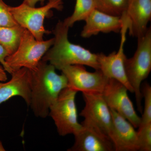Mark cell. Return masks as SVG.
Returning a JSON list of instances; mask_svg holds the SVG:
<instances>
[{
	"label": "cell",
	"instance_id": "6da1fadb",
	"mask_svg": "<svg viewBox=\"0 0 151 151\" xmlns=\"http://www.w3.org/2000/svg\"><path fill=\"white\" fill-rule=\"evenodd\" d=\"M56 68L50 63L41 60L34 70H31L29 106L36 117L46 118L50 106L60 92L68 87V81L62 73H57Z\"/></svg>",
	"mask_w": 151,
	"mask_h": 151
},
{
	"label": "cell",
	"instance_id": "7a4b0ae2",
	"mask_svg": "<svg viewBox=\"0 0 151 151\" xmlns=\"http://www.w3.org/2000/svg\"><path fill=\"white\" fill-rule=\"evenodd\" d=\"M69 28L59 21L53 31L54 42L41 60L49 62L56 69L60 70L67 65H87L100 70L97 55L78 45L70 42L68 39Z\"/></svg>",
	"mask_w": 151,
	"mask_h": 151
},
{
	"label": "cell",
	"instance_id": "3957f363",
	"mask_svg": "<svg viewBox=\"0 0 151 151\" xmlns=\"http://www.w3.org/2000/svg\"><path fill=\"white\" fill-rule=\"evenodd\" d=\"M137 39L136 51L132 57L126 58L125 68L128 81L134 89L138 111L142 113L141 84L151 70V27H148L145 34Z\"/></svg>",
	"mask_w": 151,
	"mask_h": 151
},
{
	"label": "cell",
	"instance_id": "277c9868",
	"mask_svg": "<svg viewBox=\"0 0 151 151\" xmlns=\"http://www.w3.org/2000/svg\"><path fill=\"white\" fill-rule=\"evenodd\" d=\"M54 42V37L47 40H37L24 29L17 49L6 57L5 61L9 73L11 74L22 68L34 70Z\"/></svg>",
	"mask_w": 151,
	"mask_h": 151
},
{
	"label": "cell",
	"instance_id": "5b68a950",
	"mask_svg": "<svg viewBox=\"0 0 151 151\" xmlns=\"http://www.w3.org/2000/svg\"><path fill=\"white\" fill-rule=\"evenodd\" d=\"M63 5L62 0H48L46 5L39 8L22 3L17 6H9V10L18 24L28 30L36 40L42 41L44 35L51 33L44 27L45 19L53 15L52 9L62 11Z\"/></svg>",
	"mask_w": 151,
	"mask_h": 151
},
{
	"label": "cell",
	"instance_id": "8992f818",
	"mask_svg": "<svg viewBox=\"0 0 151 151\" xmlns=\"http://www.w3.org/2000/svg\"><path fill=\"white\" fill-rule=\"evenodd\" d=\"M77 92L68 87L65 88L50 108L49 115L54 121L60 136L74 135L82 128L78 121L75 101Z\"/></svg>",
	"mask_w": 151,
	"mask_h": 151
},
{
	"label": "cell",
	"instance_id": "52a82bcc",
	"mask_svg": "<svg viewBox=\"0 0 151 151\" xmlns=\"http://www.w3.org/2000/svg\"><path fill=\"white\" fill-rule=\"evenodd\" d=\"M68 81V87L82 93H103L108 78L100 70L87 71L84 65H67L60 70Z\"/></svg>",
	"mask_w": 151,
	"mask_h": 151
},
{
	"label": "cell",
	"instance_id": "ba28073f",
	"mask_svg": "<svg viewBox=\"0 0 151 151\" xmlns=\"http://www.w3.org/2000/svg\"><path fill=\"white\" fill-rule=\"evenodd\" d=\"M128 91L127 87L119 81L108 78L103 94L110 109L124 117L136 129L139 126L141 117L136 113Z\"/></svg>",
	"mask_w": 151,
	"mask_h": 151
},
{
	"label": "cell",
	"instance_id": "9c48e42d",
	"mask_svg": "<svg viewBox=\"0 0 151 151\" xmlns=\"http://www.w3.org/2000/svg\"><path fill=\"white\" fill-rule=\"evenodd\" d=\"M128 27L124 25L121 29V42L117 52H113L108 55L98 53L97 59L101 70L105 77L119 81L127 87L128 91L134 93V89L128 81L125 68V60L127 56L124 52V43Z\"/></svg>",
	"mask_w": 151,
	"mask_h": 151
},
{
	"label": "cell",
	"instance_id": "30bf717a",
	"mask_svg": "<svg viewBox=\"0 0 151 151\" xmlns=\"http://www.w3.org/2000/svg\"><path fill=\"white\" fill-rule=\"evenodd\" d=\"M82 94L85 106L79 115L84 118V121L94 124L109 137L112 126V115L103 93Z\"/></svg>",
	"mask_w": 151,
	"mask_h": 151
},
{
	"label": "cell",
	"instance_id": "8fae6325",
	"mask_svg": "<svg viewBox=\"0 0 151 151\" xmlns=\"http://www.w3.org/2000/svg\"><path fill=\"white\" fill-rule=\"evenodd\" d=\"M81 124L82 128L74 135V144L67 151H114L112 141L99 128L84 120Z\"/></svg>",
	"mask_w": 151,
	"mask_h": 151
},
{
	"label": "cell",
	"instance_id": "7c38bea8",
	"mask_svg": "<svg viewBox=\"0 0 151 151\" xmlns=\"http://www.w3.org/2000/svg\"><path fill=\"white\" fill-rule=\"evenodd\" d=\"M112 126L110 132L115 151H139L137 131L124 117L111 109Z\"/></svg>",
	"mask_w": 151,
	"mask_h": 151
},
{
	"label": "cell",
	"instance_id": "4fadbf2b",
	"mask_svg": "<svg viewBox=\"0 0 151 151\" xmlns=\"http://www.w3.org/2000/svg\"><path fill=\"white\" fill-rule=\"evenodd\" d=\"M124 15L130 35L137 38L142 36L151 20V0H128Z\"/></svg>",
	"mask_w": 151,
	"mask_h": 151
},
{
	"label": "cell",
	"instance_id": "5bb4252c",
	"mask_svg": "<svg viewBox=\"0 0 151 151\" xmlns=\"http://www.w3.org/2000/svg\"><path fill=\"white\" fill-rule=\"evenodd\" d=\"M8 82H0V104L12 97L19 96L29 106L31 72L29 69L22 68L11 74Z\"/></svg>",
	"mask_w": 151,
	"mask_h": 151
},
{
	"label": "cell",
	"instance_id": "9a60e30c",
	"mask_svg": "<svg viewBox=\"0 0 151 151\" xmlns=\"http://www.w3.org/2000/svg\"><path fill=\"white\" fill-rule=\"evenodd\" d=\"M85 24L81 36L84 38L97 35L100 32H120L123 26L121 17L115 16L94 9L85 20Z\"/></svg>",
	"mask_w": 151,
	"mask_h": 151
},
{
	"label": "cell",
	"instance_id": "2e32d148",
	"mask_svg": "<svg viewBox=\"0 0 151 151\" xmlns=\"http://www.w3.org/2000/svg\"><path fill=\"white\" fill-rule=\"evenodd\" d=\"M24 29L19 24L9 27H0V45L6 50L9 55L17 49Z\"/></svg>",
	"mask_w": 151,
	"mask_h": 151
},
{
	"label": "cell",
	"instance_id": "e0dca14e",
	"mask_svg": "<svg viewBox=\"0 0 151 151\" xmlns=\"http://www.w3.org/2000/svg\"><path fill=\"white\" fill-rule=\"evenodd\" d=\"M95 9V0H76L73 14L65 19L63 23L68 27H71L76 22L85 20Z\"/></svg>",
	"mask_w": 151,
	"mask_h": 151
},
{
	"label": "cell",
	"instance_id": "ac0fdd59",
	"mask_svg": "<svg viewBox=\"0 0 151 151\" xmlns=\"http://www.w3.org/2000/svg\"><path fill=\"white\" fill-rule=\"evenodd\" d=\"M96 9L105 13L121 17L127 10L128 0H95Z\"/></svg>",
	"mask_w": 151,
	"mask_h": 151
},
{
	"label": "cell",
	"instance_id": "d6986e66",
	"mask_svg": "<svg viewBox=\"0 0 151 151\" xmlns=\"http://www.w3.org/2000/svg\"><path fill=\"white\" fill-rule=\"evenodd\" d=\"M143 98L145 100L144 111L141 117V122L138 128L151 123V86L147 83H145L141 89Z\"/></svg>",
	"mask_w": 151,
	"mask_h": 151
},
{
	"label": "cell",
	"instance_id": "ffe728a7",
	"mask_svg": "<svg viewBox=\"0 0 151 151\" xmlns=\"http://www.w3.org/2000/svg\"><path fill=\"white\" fill-rule=\"evenodd\" d=\"M139 151H151V123L139 128L137 131Z\"/></svg>",
	"mask_w": 151,
	"mask_h": 151
},
{
	"label": "cell",
	"instance_id": "44dd1931",
	"mask_svg": "<svg viewBox=\"0 0 151 151\" xmlns=\"http://www.w3.org/2000/svg\"><path fill=\"white\" fill-rule=\"evenodd\" d=\"M7 5L3 0H0V27H13L18 25Z\"/></svg>",
	"mask_w": 151,
	"mask_h": 151
},
{
	"label": "cell",
	"instance_id": "7402d4cb",
	"mask_svg": "<svg viewBox=\"0 0 151 151\" xmlns=\"http://www.w3.org/2000/svg\"><path fill=\"white\" fill-rule=\"evenodd\" d=\"M8 55V53L6 51V50L0 45V63L3 65L5 70L9 73H10L9 70L7 66L5 61L6 57Z\"/></svg>",
	"mask_w": 151,
	"mask_h": 151
},
{
	"label": "cell",
	"instance_id": "603a6c76",
	"mask_svg": "<svg viewBox=\"0 0 151 151\" xmlns=\"http://www.w3.org/2000/svg\"><path fill=\"white\" fill-rule=\"evenodd\" d=\"M45 0H23V3L32 7H35L37 2H40L42 5H43Z\"/></svg>",
	"mask_w": 151,
	"mask_h": 151
},
{
	"label": "cell",
	"instance_id": "cb8c5ba5",
	"mask_svg": "<svg viewBox=\"0 0 151 151\" xmlns=\"http://www.w3.org/2000/svg\"><path fill=\"white\" fill-rule=\"evenodd\" d=\"M7 80V76L6 70L3 65L0 63V82H5Z\"/></svg>",
	"mask_w": 151,
	"mask_h": 151
},
{
	"label": "cell",
	"instance_id": "d4e9b609",
	"mask_svg": "<svg viewBox=\"0 0 151 151\" xmlns=\"http://www.w3.org/2000/svg\"><path fill=\"white\" fill-rule=\"evenodd\" d=\"M6 151L2 143L0 141V151Z\"/></svg>",
	"mask_w": 151,
	"mask_h": 151
}]
</instances>
